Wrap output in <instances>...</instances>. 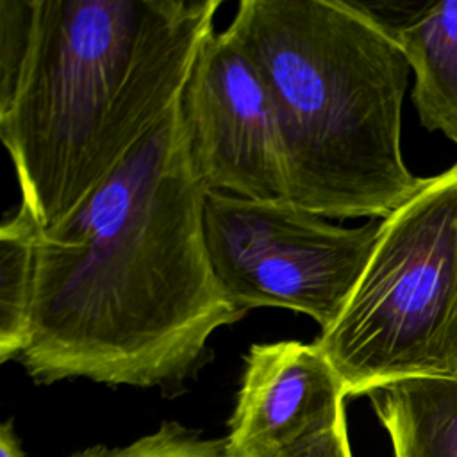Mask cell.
I'll return each instance as SVG.
<instances>
[{
	"label": "cell",
	"mask_w": 457,
	"mask_h": 457,
	"mask_svg": "<svg viewBox=\"0 0 457 457\" xmlns=\"http://www.w3.org/2000/svg\"><path fill=\"white\" fill-rule=\"evenodd\" d=\"M180 98L62 221L34 232V302L16 359L37 384L180 389L246 311L223 293Z\"/></svg>",
	"instance_id": "cell-1"
},
{
	"label": "cell",
	"mask_w": 457,
	"mask_h": 457,
	"mask_svg": "<svg viewBox=\"0 0 457 457\" xmlns=\"http://www.w3.org/2000/svg\"><path fill=\"white\" fill-rule=\"evenodd\" d=\"M221 0H0V137L37 228L182 96Z\"/></svg>",
	"instance_id": "cell-2"
},
{
	"label": "cell",
	"mask_w": 457,
	"mask_h": 457,
	"mask_svg": "<svg viewBox=\"0 0 457 457\" xmlns=\"http://www.w3.org/2000/svg\"><path fill=\"white\" fill-rule=\"evenodd\" d=\"M271 95L289 202L384 220L423 184L402 155L409 62L368 4L241 0L227 27Z\"/></svg>",
	"instance_id": "cell-3"
},
{
	"label": "cell",
	"mask_w": 457,
	"mask_h": 457,
	"mask_svg": "<svg viewBox=\"0 0 457 457\" xmlns=\"http://www.w3.org/2000/svg\"><path fill=\"white\" fill-rule=\"evenodd\" d=\"M316 343L348 396L412 377L457 378V162L380 220L350 300Z\"/></svg>",
	"instance_id": "cell-4"
},
{
	"label": "cell",
	"mask_w": 457,
	"mask_h": 457,
	"mask_svg": "<svg viewBox=\"0 0 457 457\" xmlns=\"http://www.w3.org/2000/svg\"><path fill=\"white\" fill-rule=\"evenodd\" d=\"M380 220L346 228L293 202L207 193L205 243L216 278L239 309L286 307L332 328L377 245Z\"/></svg>",
	"instance_id": "cell-5"
},
{
	"label": "cell",
	"mask_w": 457,
	"mask_h": 457,
	"mask_svg": "<svg viewBox=\"0 0 457 457\" xmlns=\"http://www.w3.org/2000/svg\"><path fill=\"white\" fill-rule=\"evenodd\" d=\"M180 109L189 161L207 193L289 202L271 95L228 29L212 32L200 48Z\"/></svg>",
	"instance_id": "cell-6"
},
{
	"label": "cell",
	"mask_w": 457,
	"mask_h": 457,
	"mask_svg": "<svg viewBox=\"0 0 457 457\" xmlns=\"http://www.w3.org/2000/svg\"><path fill=\"white\" fill-rule=\"evenodd\" d=\"M345 382L316 341L252 345L225 436L228 457H289L346 420Z\"/></svg>",
	"instance_id": "cell-7"
},
{
	"label": "cell",
	"mask_w": 457,
	"mask_h": 457,
	"mask_svg": "<svg viewBox=\"0 0 457 457\" xmlns=\"http://www.w3.org/2000/svg\"><path fill=\"white\" fill-rule=\"evenodd\" d=\"M386 23L414 73L420 121L457 145V0L432 2L402 21Z\"/></svg>",
	"instance_id": "cell-8"
},
{
	"label": "cell",
	"mask_w": 457,
	"mask_h": 457,
	"mask_svg": "<svg viewBox=\"0 0 457 457\" xmlns=\"http://www.w3.org/2000/svg\"><path fill=\"white\" fill-rule=\"evenodd\" d=\"M366 396L393 457H457V378L412 377Z\"/></svg>",
	"instance_id": "cell-9"
},
{
	"label": "cell",
	"mask_w": 457,
	"mask_h": 457,
	"mask_svg": "<svg viewBox=\"0 0 457 457\" xmlns=\"http://www.w3.org/2000/svg\"><path fill=\"white\" fill-rule=\"evenodd\" d=\"M34 221L18 207L0 225V361L23 352L34 302Z\"/></svg>",
	"instance_id": "cell-10"
},
{
	"label": "cell",
	"mask_w": 457,
	"mask_h": 457,
	"mask_svg": "<svg viewBox=\"0 0 457 457\" xmlns=\"http://www.w3.org/2000/svg\"><path fill=\"white\" fill-rule=\"evenodd\" d=\"M70 457H228L225 437H205L179 421H162L155 430L121 446L96 445Z\"/></svg>",
	"instance_id": "cell-11"
},
{
	"label": "cell",
	"mask_w": 457,
	"mask_h": 457,
	"mask_svg": "<svg viewBox=\"0 0 457 457\" xmlns=\"http://www.w3.org/2000/svg\"><path fill=\"white\" fill-rule=\"evenodd\" d=\"M289 457H353L348 441L346 420Z\"/></svg>",
	"instance_id": "cell-12"
},
{
	"label": "cell",
	"mask_w": 457,
	"mask_h": 457,
	"mask_svg": "<svg viewBox=\"0 0 457 457\" xmlns=\"http://www.w3.org/2000/svg\"><path fill=\"white\" fill-rule=\"evenodd\" d=\"M0 457H27L11 420L0 428Z\"/></svg>",
	"instance_id": "cell-13"
}]
</instances>
